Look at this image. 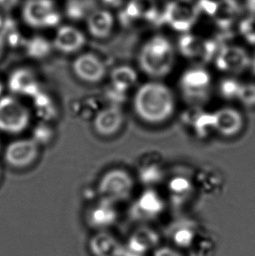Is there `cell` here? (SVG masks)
<instances>
[{"mask_svg":"<svg viewBox=\"0 0 255 256\" xmlns=\"http://www.w3.org/2000/svg\"><path fill=\"white\" fill-rule=\"evenodd\" d=\"M134 182L130 173L122 169H114L104 174L99 182V192L104 200H124L130 196Z\"/></svg>","mask_w":255,"mask_h":256,"instance_id":"cell-6","label":"cell"},{"mask_svg":"<svg viewBox=\"0 0 255 256\" xmlns=\"http://www.w3.org/2000/svg\"><path fill=\"white\" fill-rule=\"evenodd\" d=\"M156 256H181L178 254L176 253V252H174V251H172V250H162L158 252V253H156Z\"/></svg>","mask_w":255,"mask_h":256,"instance_id":"cell-27","label":"cell"},{"mask_svg":"<svg viewBox=\"0 0 255 256\" xmlns=\"http://www.w3.org/2000/svg\"><path fill=\"white\" fill-rule=\"evenodd\" d=\"M31 122L28 108L10 96L0 97V132L9 135L24 132Z\"/></svg>","mask_w":255,"mask_h":256,"instance_id":"cell-5","label":"cell"},{"mask_svg":"<svg viewBox=\"0 0 255 256\" xmlns=\"http://www.w3.org/2000/svg\"><path fill=\"white\" fill-rule=\"evenodd\" d=\"M72 71L80 80L91 84H99L107 74L104 62L91 52L78 56L72 63Z\"/></svg>","mask_w":255,"mask_h":256,"instance_id":"cell-8","label":"cell"},{"mask_svg":"<svg viewBox=\"0 0 255 256\" xmlns=\"http://www.w3.org/2000/svg\"><path fill=\"white\" fill-rule=\"evenodd\" d=\"M52 136V133L48 128L46 126H38L34 132V140L37 144H46L48 142L49 139Z\"/></svg>","mask_w":255,"mask_h":256,"instance_id":"cell-23","label":"cell"},{"mask_svg":"<svg viewBox=\"0 0 255 256\" xmlns=\"http://www.w3.org/2000/svg\"><path fill=\"white\" fill-rule=\"evenodd\" d=\"M246 8L250 14L255 15V0H246Z\"/></svg>","mask_w":255,"mask_h":256,"instance_id":"cell-26","label":"cell"},{"mask_svg":"<svg viewBox=\"0 0 255 256\" xmlns=\"http://www.w3.org/2000/svg\"><path fill=\"white\" fill-rule=\"evenodd\" d=\"M90 3L88 0H70L66 6V14L72 20H80L88 18L93 10H88Z\"/></svg>","mask_w":255,"mask_h":256,"instance_id":"cell-18","label":"cell"},{"mask_svg":"<svg viewBox=\"0 0 255 256\" xmlns=\"http://www.w3.org/2000/svg\"><path fill=\"white\" fill-rule=\"evenodd\" d=\"M212 128L224 138L238 135L244 128V118L240 111L232 107L221 108L212 114Z\"/></svg>","mask_w":255,"mask_h":256,"instance_id":"cell-9","label":"cell"},{"mask_svg":"<svg viewBox=\"0 0 255 256\" xmlns=\"http://www.w3.org/2000/svg\"><path fill=\"white\" fill-rule=\"evenodd\" d=\"M38 156V144L34 139H20L10 142L4 152L6 163L18 169L26 168Z\"/></svg>","mask_w":255,"mask_h":256,"instance_id":"cell-7","label":"cell"},{"mask_svg":"<svg viewBox=\"0 0 255 256\" xmlns=\"http://www.w3.org/2000/svg\"><path fill=\"white\" fill-rule=\"evenodd\" d=\"M4 91V85L3 84H2V82L0 80V97H1V96H2V94H3Z\"/></svg>","mask_w":255,"mask_h":256,"instance_id":"cell-30","label":"cell"},{"mask_svg":"<svg viewBox=\"0 0 255 256\" xmlns=\"http://www.w3.org/2000/svg\"><path fill=\"white\" fill-rule=\"evenodd\" d=\"M240 86L242 84H240L238 80H235L234 78H229L221 82L220 85V92L222 96L226 98L228 100L237 99Z\"/></svg>","mask_w":255,"mask_h":256,"instance_id":"cell-20","label":"cell"},{"mask_svg":"<svg viewBox=\"0 0 255 256\" xmlns=\"http://www.w3.org/2000/svg\"><path fill=\"white\" fill-rule=\"evenodd\" d=\"M217 66L224 73L237 74L244 72L251 64L248 54L238 46H228L222 49L216 60Z\"/></svg>","mask_w":255,"mask_h":256,"instance_id":"cell-10","label":"cell"},{"mask_svg":"<svg viewBox=\"0 0 255 256\" xmlns=\"http://www.w3.org/2000/svg\"><path fill=\"white\" fill-rule=\"evenodd\" d=\"M12 93L24 96L34 97L42 92L37 77L32 70L18 68L14 71L8 80Z\"/></svg>","mask_w":255,"mask_h":256,"instance_id":"cell-13","label":"cell"},{"mask_svg":"<svg viewBox=\"0 0 255 256\" xmlns=\"http://www.w3.org/2000/svg\"><path fill=\"white\" fill-rule=\"evenodd\" d=\"M1 173H2V170H1V167H0V178H1Z\"/></svg>","mask_w":255,"mask_h":256,"instance_id":"cell-31","label":"cell"},{"mask_svg":"<svg viewBox=\"0 0 255 256\" xmlns=\"http://www.w3.org/2000/svg\"><path fill=\"white\" fill-rule=\"evenodd\" d=\"M20 3V0H0V10L10 12L16 9Z\"/></svg>","mask_w":255,"mask_h":256,"instance_id":"cell-24","label":"cell"},{"mask_svg":"<svg viewBox=\"0 0 255 256\" xmlns=\"http://www.w3.org/2000/svg\"><path fill=\"white\" fill-rule=\"evenodd\" d=\"M124 122L121 108L114 105L100 110L94 120V130L102 136H111L119 132Z\"/></svg>","mask_w":255,"mask_h":256,"instance_id":"cell-12","label":"cell"},{"mask_svg":"<svg viewBox=\"0 0 255 256\" xmlns=\"http://www.w3.org/2000/svg\"><path fill=\"white\" fill-rule=\"evenodd\" d=\"M192 239V234L190 231L188 230H183L181 232L178 234L176 236V242L178 243L180 245H184V244H189Z\"/></svg>","mask_w":255,"mask_h":256,"instance_id":"cell-25","label":"cell"},{"mask_svg":"<svg viewBox=\"0 0 255 256\" xmlns=\"http://www.w3.org/2000/svg\"><path fill=\"white\" fill-rule=\"evenodd\" d=\"M176 51L169 38L156 35L142 46L138 63L142 71L154 80L168 76L176 65Z\"/></svg>","mask_w":255,"mask_h":256,"instance_id":"cell-2","label":"cell"},{"mask_svg":"<svg viewBox=\"0 0 255 256\" xmlns=\"http://www.w3.org/2000/svg\"><path fill=\"white\" fill-rule=\"evenodd\" d=\"M22 18L34 29H50L59 26L62 15L54 0H26L22 7Z\"/></svg>","mask_w":255,"mask_h":256,"instance_id":"cell-3","label":"cell"},{"mask_svg":"<svg viewBox=\"0 0 255 256\" xmlns=\"http://www.w3.org/2000/svg\"><path fill=\"white\" fill-rule=\"evenodd\" d=\"M6 46V40H4V38L3 35L0 34V59L2 58Z\"/></svg>","mask_w":255,"mask_h":256,"instance_id":"cell-28","label":"cell"},{"mask_svg":"<svg viewBox=\"0 0 255 256\" xmlns=\"http://www.w3.org/2000/svg\"><path fill=\"white\" fill-rule=\"evenodd\" d=\"M86 42V36L78 28L72 26H62L56 32L52 46L59 52L71 54L82 50Z\"/></svg>","mask_w":255,"mask_h":256,"instance_id":"cell-11","label":"cell"},{"mask_svg":"<svg viewBox=\"0 0 255 256\" xmlns=\"http://www.w3.org/2000/svg\"><path fill=\"white\" fill-rule=\"evenodd\" d=\"M26 51L30 58L35 60L45 59L52 52V44L42 36H35L26 42Z\"/></svg>","mask_w":255,"mask_h":256,"instance_id":"cell-16","label":"cell"},{"mask_svg":"<svg viewBox=\"0 0 255 256\" xmlns=\"http://www.w3.org/2000/svg\"><path fill=\"white\" fill-rule=\"evenodd\" d=\"M133 108L142 121L148 124H162L175 114L176 97L166 84L152 80L138 88L133 99Z\"/></svg>","mask_w":255,"mask_h":256,"instance_id":"cell-1","label":"cell"},{"mask_svg":"<svg viewBox=\"0 0 255 256\" xmlns=\"http://www.w3.org/2000/svg\"><path fill=\"white\" fill-rule=\"evenodd\" d=\"M116 20L106 9H94L86 18V26L91 36L98 40L108 38L114 31Z\"/></svg>","mask_w":255,"mask_h":256,"instance_id":"cell-14","label":"cell"},{"mask_svg":"<svg viewBox=\"0 0 255 256\" xmlns=\"http://www.w3.org/2000/svg\"><path fill=\"white\" fill-rule=\"evenodd\" d=\"M237 99L246 107H255V84H242Z\"/></svg>","mask_w":255,"mask_h":256,"instance_id":"cell-21","label":"cell"},{"mask_svg":"<svg viewBox=\"0 0 255 256\" xmlns=\"http://www.w3.org/2000/svg\"><path fill=\"white\" fill-rule=\"evenodd\" d=\"M190 183L184 178H176L170 182V192L178 196H182L189 194L190 190Z\"/></svg>","mask_w":255,"mask_h":256,"instance_id":"cell-22","label":"cell"},{"mask_svg":"<svg viewBox=\"0 0 255 256\" xmlns=\"http://www.w3.org/2000/svg\"><path fill=\"white\" fill-rule=\"evenodd\" d=\"M136 71L128 66H118L111 73L113 88L119 93L125 94L138 82Z\"/></svg>","mask_w":255,"mask_h":256,"instance_id":"cell-15","label":"cell"},{"mask_svg":"<svg viewBox=\"0 0 255 256\" xmlns=\"http://www.w3.org/2000/svg\"><path fill=\"white\" fill-rule=\"evenodd\" d=\"M34 102L38 114L42 118H52L56 114V108L52 99L42 91L34 97Z\"/></svg>","mask_w":255,"mask_h":256,"instance_id":"cell-19","label":"cell"},{"mask_svg":"<svg viewBox=\"0 0 255 256\" xmlns=\"http://www.w3.org/2000/svg\"><path fill=\"white\" fill-rule=\"evenodd\" d=\"M138 208L145 214L154 216L162 211L164 202L161 197L154 190H146L139 198Z\"/></svg>","mask_w":255,"mask_h":256,"instance_id":"cell-17","label":"cell"},{"mask_svg":"<svg viewBox=\"0 0 255 256\" xmlns=\"http://www.w3.org/2000/svg\"><path fill=\"white\" fill-rule=\"evenodd\" d=\"M4 22V18L0 12V30H1V28H3Z\"/></svg>","mask_w":255,"mask_h":256,"instance_id":"cell-29","label":"cell"},{"mask_svg":"<svg viewBox=\"0 0 255 256\" xmlns=\"http://www.w3.org/2000/svg\"><path fill=\"white\" fill-rule=\"evenodd\" d=\"M180 88L186 100L192 104H202L210 97L212 77L210 72L204 68H192L182 74Z\"/></svg>","mask_w":255,"mask_h":256,"instance_id":"cell-4","label":"cell"}]
</instances>
